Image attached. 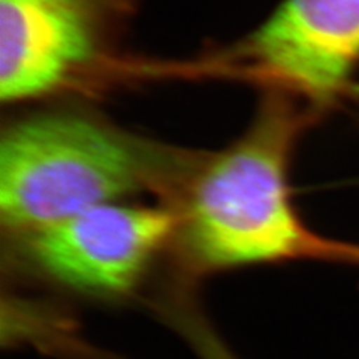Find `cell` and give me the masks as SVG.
<instances>
[{
    "label": "cell",
    "instance_id": "obj_6",
    "mask_svg": "<svg viewBox=\"0 0 359 359\" xmlns=\"http://www.w3.org/2000/svg\"><path fill=\"white\" fill-rule=\"evenodd\" d=\"M351 264H355V265H359V245L353 244V252H352V261Z\"/></svg>",
    "mask_w": 359,
    "mask_h": 359
},
{
    "label": "cell",
    "instance_id": "obj_4",
    "mask_svg": "<svg viewBox=\"0 0 359 359\" xmlns=\"http://www.w3.org/2000/svg\"><path fill=\"white\" fill-rule=\"evenodd\" d=\"M211 60L314 105L334 102L359 65V0H280L259 26Z\"/></svg>",
    "mask_w": 359,
    "mask_h": 359
},
{
    "label": "cell",
    "instance_id": "obj_5",
    "mask_svg": "<svg viewBox=\"0 0 359 359\" xmlns=\"http://www.w3.org/2000/svg\"><path fill=\"white\" fill-rule=\"evenodd\" d=\"M170 207L109 202L22 235L30 262L65 287L114 297L140 283L157 252L175 237Z\"/></svg>",
    "mask_w": 359,
    "mask_h": 359
},
{
    "label": "cell",
    "instance_id": "obj_3",
    "mask_svg": "<svg viewBox=\"0 0 359 359\" xmlns=\"http://www.w3.org/2000/svg\"><path fill=\"white\" fill-rule=\"evenodd\" d=\"M130 11L132 0H0V97L72 86L107 60Z\"/></svg>",
    "mask_w": 359,
    "mask_h": 359
},
{
    "label": "cell",
    "instance_id": "obj_2",
    "mask_svg": "<svg viewBox=\"0 0 359 359\" xmlns=\"http://www.w3.org/2000/svg\"><path fill=\"white\" fill-rule=\"evenodd\" d=\"M199 161L83 111L36 112L2 133L0 216L22 237L141 192L177 199Z\"/></svg>",
    "mask_w": 359,
    "mask_h": 359
},
{
    "label": "cell",
    "instance_id": "obj_7",
    "mask_svg": "<svg viewBox=\"0 0 359 359\" xmlns=\"http://www.w3.org/2000/svg\"><path fill=\"white\" fill-rule=\"evenodd\" d=\"M231 359H240V358H231Z\"/></svg>",
    "mask_w": 359,
    "mask_h": 359
},
{
    "label": "cell",
    "instance_id": "obj_1",
    "mask_svg": "<svg viewBox=\"0 0 359 359\" xmlns=\"http://www.w3.org/2000/svg\"><path fill=\"white\" fill-rule=\"evenodd\" d=\"M307 120L274 90L237 140L199 161L174 205L175 237L192 271L304 259L351 264L353 244L313 232L292 201L290 157Z\"/></svg>",
    "mask_w": 359,
    "mask_h": 359
}]
</instances>
